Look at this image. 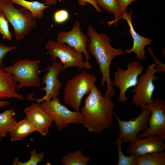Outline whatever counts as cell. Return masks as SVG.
Masks as SVG:
<instances>
[{"instance_id": "obj_8", "label": "cell", "mask_w": 165, "mask_h": 165, "mask_svg": "<svg viewBox=\"0 0 165 165\" xmlns=\"http://www.w3.org/2000/svg\"><path fill=\"white\" fill-rule=\"evenodd\" d=\"M154 63L149 65L144 74L138 76L137 83L132 91V103L136 107L152 103V96L156 89L153 81L160 78L155 75L157 72Z\"/></svg>"}, {"instance_id": "obj_15", "label": "cell", "mask_w": 165, "mask_h": 165, "mask_svg": "<svg viewBox=\"0 0 165 165\" xmlns=\"http://www.w3.org/2000/svg\"><path fill=\"white\" fill-rule=\"evenodd\" d=\"M24 112L26 114V117L36 131L43 136L48 134L49 127L53 121L39 104L34 103L30 106L26 107Z\"/></svg>"}, {"instance_id": "obj_6", "label": "cell", "mask_w": 165, "mask_h": 165, "mask_svg": "<svg viewBox=\"0 0 165 165\" xmlns=\"http://www.w3.org/2000/svg\"><path fill=\"white\" fill-rule=\"evenodd\" d=\"M59 97L50 101H43L39 104L51 117L57 129L62 131L71 123H82V116L81 112L71 111L60 103Z\"/></svg>"}, {"instance_id": "obj_12", "label": "cell", "mask_w": 165, "mask_h": 165, "mask_svg": "<svg viewBox=\"0 0 165 165\" xmlns=\"http://www.w3.org/2000/svg\"><path fill=\"white\" fill-rule=\"evenodd\" d=\"M57 41L66 43L73 48L77 52L84 54L86 57L85 68H92L89 61L90 59L87 49V44L90 40L80 28V23L76 21L71 30L68 31H60L57 34Z\"/></svg>"}, {"instance_id": "obj_23", "label": "cell", "mask_w": 165, "mask_h": 165, "mask_svg": "<svg viewBox=\"0 0 165 165\" xmlns=\"http://www.w3.org/2000/svg\"><path fill=\"white\" fill-rule=\"evenodd\" d=\"M99 7L102 8L108 13L113 14L114 18L112 20L109 21L107 23L109 26L112 24L117 27L119 19L117 11L116 0H94Z\"/></svg>"}, {"instance_id": "obj_4", "label": "cell", "mask_w": 165, "mask_h": 165, "mask_svg": "<svg viewBox=\"0 0 165 165\" xmlns=\"http://www.w3.org/2000/svg\"><path fill=\"white\" fill-rule=\"evenodd\" d=\"M97 79L95 75L83 70L67 80L64 90V103L79 111L82 98L90 93Z\"/></svg>"}, {"instance_id": "obj_31", "label": "cell", "mask_w": 165, "mask_h": 165, "mask_svg": "<svg viewBox=\"0 0 165 165\" xmlns=\"http://www.w3.org/2000/svg\"><path fill=\"white\" fill-rule=\"evenodd\" d=\"M79 4L81 6H84L89 3L92 5L96 9V11L99 12H102V10L96 4L94 0H78Z\"/></svg>"}, {"instance_id": "obj_2", "label": "cell", "mask_w": 165, "mask_h": 165, "mask_svg": "<svg viewBox=\"0 0 165 165\" xmlns=\"http://www.w3.org/2000/svg\"><path fill=\"white\" fill-rule=\"evenodd\" d=\"M87 34L90 40L87 44L88 50L96 60L102 75L100 86L103 87L105 82L107 83V90L103 96L111 98L115 95L116 92L110 76V64L116 56L123 55L124 51L112 47L109 36L105 33L98 34L91 25L89 26Z\"/></svg>"}, {"instance_id": "obj_11", "label": "cell", "mask_w": 165, "mask_h": 165, "mask_svg": "<svg viewBox=\"0 0 165 165\" xmlns=\"http://www.w3.org/2000/svg\"><path fill=\"white\" fill-rule=\"evenodd\" d=\"M141 111L136 117L128 121H122L114 112L119 127V136L122 137L121 143L130 142L136 139L138 133L148 127L151 112L150 110L141 108Z\"/></svg>"}, {"instance_id": "obj_28", "label": "cell", "mask_w": 165, "mask_h": 165, "mask_svg": "<svg viewBox=\"0 0 165 165\" xmlns=\"http://www.w3.org/2000/svg\"><path fill=\"white\" fill-rule=\"evenodd\" d=\"M138 0H116L117 8L118 13L120 19L121 16L126 12L128 6L134 2Z\"/></svg>"}, {"instance_id": "obj_27", "label": "cell", "mask_w": 165, "mask_h": 165, "mask_svg": "<svg viewBox=\"0 0 165 165\" xmlns=\"http://www.w3.org/2000/svg\"><path fill=\"white\" fill-rule=\"evenodd\" d=\"M68 12L65 9H61L55 11L53 15L55 23L61 24L67 21L69 18Z\"/></svg>"}, {"instance_id": "obj_19", "label": "cell", "mask_w": 165, "mask_h": 165, "mask_svg": "<svg viewBox=\"0 0 165 165\" xmlns=\"http://www.w3.org/2000/svg\"><path fill=\"white\" fill-rule=\"evenodd\" d=\"M15 114L14 107L0 113V137L1 138L5 137L17 122L16 119L14 117Z\"/></svg>"}, {"instance_id": "obj_26", "label": "cell", "mask_w": 165, "mask_h": 165, "mask_svg": "<svg viewBox=\"0 0 165 165\" xmlns=\"http://www.w3.org/2000/svg\"><path fill=\"white\" fill-rule=\"evenodd\" d=\"M9 21L4 14L0 10V33L2 35V38L9 41H12L11 33L9 31Z\"/></svg>"}, {"instance_id": "obj_7", "label": "cell", "mask_w": 165, "mask_h": 165, "mask_svg": "<svg viewBox=\"0 0 165 165\" xmlns=\"http://www.w3.org/2000/svg\"><path fill=\"white\" fill-rule=\"evenodd\" d=\"M45 47L53 60L59 58L63 64L61 71L73 67H76L79 70L85 68L82 53L76 51L68 45L50 40L46 43Z\"/></svg>"}, {"instance_id": "obj_16", "label": "cell", "mask_w": 165, "mask_h": 165, "mask_svg": "<svg viewBox=\"0 0 165 165\" xmlns=\"http://www.w3.org/2000/svg\"><path fill=\"white\" fill-rule=\"evenodd\" d=\"M132 11L130 13L126 12L121 16V18L125 20L127 22L129 27V31L133 40V45L130 49L126 50L125 53L129 54L132 52L136 54L137 59L139 61L145 60V48L146 45H150L152 42V39L148 38H145L141 36L136 31L133 26L132 22L131 14Z\"/></svg>"}, {"instance_id": "obj_36", "label": "cell", "mask_w": 165, "mask_h": 165, "mask_svg": "<svg viewBox=\"0 0 165 165\" xmlns=\"http://www.w3.org/2000/svg\"><path fill=\"white\" fill-rule=\"evenodd\" d=\"M1 33L0 30V33Z\"/></svg>"}, {"instance_id": "obj_30", "label": "cell", "mask_w": 165, "mask_h": 165, "mask_svg": "<svg viewBox=\"0 0 165 165\" xmlns=\"http://www.w3.org/2000/svg\"><path fill=\"white\" fill-rule=\"evenodd\" d=\"M148 50L153 57V60L155 61L156 68L157 70V72H165V65L162 63L160 62L155 57L153 53L152 49L149 47L148 48Z\"/></svg>"}, {"instance_id": "obj_22", "label": "cell", "mask_w": 165, "mask_h": 165, "mask_svg": "<svg viewBox=\"0 0 165 165\" xmlns=\"http://www.w3.org/2000/svg\"><path fill=\"white\" fill-rule=\"evenodd\" d=\"M137 165H165L164 151L137 156Z\"/></svg>"}, {"instance_id": "obj_24", "label": "cell", "mask_w": 165, "mask_h": 165, "mask_svg": "<svg viewBox=\"0 0 165 165\" xmlns=\"http://www.w3.org/2000/svg\"><path fill=\"white\" fill-rule=\"evenodd\" d=\"M122 137L119 135L116 139L115 144L117 147V158L118 161L116 165H137V156L131 154L129 156H126L123 153L121 148Z\"/></svg>"}, {"instance_id": "obj_17", "label": "cell", "mask_w": 165, "mask_h": 165, "mask_svg": "<svg viewBox=\"0 0 165 165\" xmlns=\"http://www.w3.org/2000/svg\"><path fill=\"white\" fill-rule=\"evenodd\" d=\"M17 84L12 74L0 68V100L14 98L19 100H23L24 96L17 92Z\"/></svg>"}, {"instance_id": "obj_13", "label": "cell", "mask_w": 165, "mask_h": 165, "mask_svg": "<svg viewBox=\"0 0 165 165\" xmlns=\"http://www.w3.org/2000/svg\"><path fill=\"white\" fill-rule=\"evenodd\" d=\"M63 65L61 62H58L56 60H53L51 66L46 68V72L42 77V84L45 86L40 89L41 91H45V95L40 98H33L28 96L27 99L30 101H35L39 104L43 101H49L52 98L59 97V90L61 88L62 84L57 76L61 72Z\"/></svg>"}, {"instance_id": "obj_25", "label": "cell", "mask_w": 165, "mask_h": 165, "mask_svg": "<svg viewBox=\"0 0 165 165\" xmlns=\"http://www.w3.org/2000/svg\"><path fill=\"white\" fill-rule=\"evenodd\" d=\"M30 157L27 161L22 162L19 161L18 158L16 157L13 159L12 163L13 165H36L40 162L43 161L44 153L43 152L38 153L34 149L29 152Z\"/></svg>"}, {"instance_id": "obj_14", "label": "cell", "mask_w": 165, "mask_h": 165, "mask_svg": "<svg viewBox=\"0 0 165 165\" xmlns=\"http://www.w3.org/2000/svg\"><path fill=\"white\" fill-rule=\"evenodd\" d=\"M165 138L156 135L137 138L130 142L126 152L136 156L162 152L165 149Z\"/></svg>"}, {"instance_id": "obj_32", "label": "cell", "mask_w": 165, "mask_h": 165, "mask_svg": "<svg viewBox=\"0 0 165 165\" xmlns=\"http://www.w3.org/2000/svg\"><path fill=\"white\" fill-rule=\"evenodd\" d=\"M44 2L45 5L47 6L53 5L57 3V0H42Z\"/></svg>"}, {"instance_id": "obj_1", "label": "cell", "mask_w": 165, "mask_h": 165, "mask_svg": "<svg viewBox=\"0 0 165 165\" xmlns=\"http://www.w3.org/2000/svg\"><path fill=\"white\" fill-rule=\"evenodd\" d=\"M111 98L104 97L94 85L81 110L82 124L90 132L100 133L113 126L115 105Z\"/></svg>"}, {"instance_id": "obj_34", "label": "cell", "mask_w": 165, "mask_h": 165, "mask_svg": "<svg viewBox=\"0 0 165 165\" xmlns=\"http://www.w3.org/2000/svg\"><path fill=\"white\" fill-rule=\"evenodd\" d=\"M2 138H1L0 137V141H1V139H2Z\"/></svg>"}, {"instance_id": "obj_9", "label": "cell", "mask_w": 165, "mask_h": 165, "mask_svg": "<svg viewBox=\"0 0 165 165\" xmlns=\"http://www.w3.org/2000/svg\"><path fill=\"white\" fill-rule=\"evenodd\" d=\"M144 69L143 65L135 61L127 64L126 70L119 68L114 72L112 84L119 90V102H124L127 100L126 96V91L136 86L138 75L143 73Z\"/></svg>"}, {"instance_id": "obj_33", "label": "cell", "mask_w": 165, "mask_h": 165, "mask_svg": "<svg viewBox=\"0 0 165 165\" xmlns=\"http://www.w3.org/2000/svg\"><path fill=\"white\" fill-rule=\"evenodd\" d=\"M10 104V103L8 101L0 100V108L4 107L9 105Z\"/></svg>"}, {"instance_id": "obj_35", "label": "cell", "mask_w": 165, "mask_h": 165, "mask_svg": "<svg viewBox=\"0 0 165 165\" xmlns=\"http://www.w3.org/2000/svg\"><path fill=\"white\" fill-rule=\"evenodd\" d=\"M1 0H0V2H1Z\"/></svg>"}, {"instance_id": "obj_5", "label": "cell", "mask_w": 165, "mask_h": 165, "mask_svg": "<svg viewBox=\"0 0 165 165\" xmlns=\"http://www.w3.org/2000/svg\"><path fill=\"white\" fill-rule=\"evenodd\" d=\"M40 60H20L13 65L2 68L6 72L12 74L17 84L16 91L24 87H40L41 85Z\"/></svg>"}, {"instance_id": "obj_20", "label": "cell", "mask_w": 165, "mask_h": 165, "mask_svg": "<svg viewBox=\"0 0 165 165\" xmlns=\"http://www.w3.org/2000/svg\"><path fill=\"white\" fill-rule=\"evenodd\" d=\"M13 3L22 6L29 10L36 18L41 19L43 16L44 10L49 7L44 3L36 1H29L25 0H10Z\"/></svg>"}, {"instance_id": "obj_21", "label": "cell", "mask_w": 165, "mask_h": 165, "mask_svg": "<svg viewBox=\"0 0 165 165\" xmlns=\"http://www.w3.org/2000/svg\"><path fill=\"white\" fill-rule=\"evenodd\" d=\"M91 159L90 156L84 155L83 152L79 150L65 154L60 162L63 165H87Z\"/></svg>"}, {"instance_id": "obj_18", "label": "cell", "mask_w": 165, "mask_h": 165, "mask_svg": "<svg viewBox=\"0 0 165 165\" xmlns=\"http://www.w3.org/2000/svg\"><path fill=\"white\" fill-rule=\"evenodd\" d=\"M35 131V128L25 117L17 122L10 129L9 132L10 140L11 141L22 140Z\"/></svg>"}, {"instance_id": "obj_29", "label": "cell", "mask_w": 165, "mask_h": 165, "mask_svg": "<svg viewBox=\"0 0 165 165\" xmlns=\"http://www.w3.org/2000/svg\"><path fill=\"white\" fill-rule=\"evenodd\" d=\"M15 46H8L2 42H0V68H3V61L6 55L9 52L16 49Z\"/></svg>"}, {"instance_id": "obj_3", "label": "cell", "mask_w": 165, "mask_h": 165, "mask_svg": "<svg viewBox=\"0 0 165 165\" xmlns=\"http://www.w3.org/2000/svg\"><path fill=\"white\" fill-rule=\"evenodd\" d=\"M10 0H1L0 10L11 24L16 42L21 40L36 25V18L24 7L17 8Z\"/></svg>"}, {"instance_id": "obj_10", "label": "cell", "mask_w": 165, "mask_h": 165, "mask_svg": "<svg viewBox=\"0 0 165 165\" xmlns=\"http://www.w3.org/2000/svg\"><path fill=\"white\" fill-rule=\"evenodd\" d=\"M150 110L151 112L148 127L138 134L141 138L151 135H156L165 138V101L156 98L152 103L139 107Z\"/></svg>"}]
</instances>
